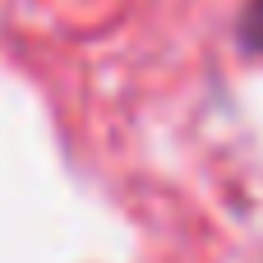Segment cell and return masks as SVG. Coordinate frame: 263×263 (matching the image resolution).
Segmentation results:
<instances>
[{
	"instance_id": "cell-1",
	"label": "cell",
	"mask_w": 263,
	"mask_h": 263,
	"mask_svg": "<svg viewBox=\"0 0 263 263\" xmlns=\"http://www.w3.org/2000/svg\"><path fill=\"white\" fill-rule=\"evenodd\" d=\"M236 42H240L250 55H259V51H263V0H250V5L240 9V23H236Z\"/></svg>"
}]
</instances>
